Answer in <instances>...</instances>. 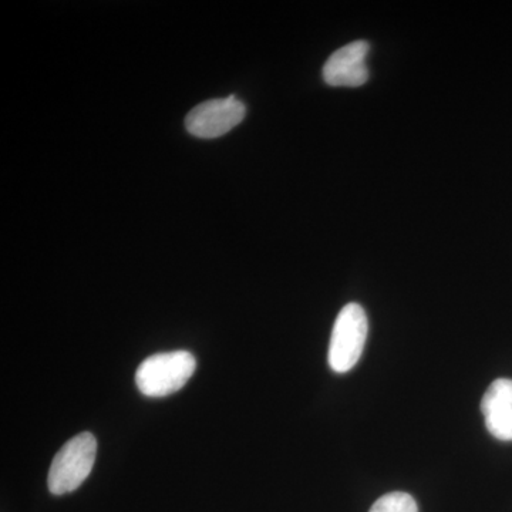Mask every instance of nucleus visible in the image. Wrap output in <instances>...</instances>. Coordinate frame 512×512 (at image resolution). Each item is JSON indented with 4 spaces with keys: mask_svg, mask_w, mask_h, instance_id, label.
<instances>
[{
    "mask_svg": "<svg viewBox=\"0 0 512 512\" xmlns=\"http://www.w3.org/2000/svg\"><path fill=\"white\" fill-rule=\"evenodd\" d=\"M197 369V360L187 350L157 353L138 366L136 384L147 397H165L180 392Z\"/></svg>",
    "mask_w": 512,
    "mask_h": 512,
    "instance_id": "f257e3e1",
    "label": "nucleus"
},
{
    "mask_svg": "<svg viewBox=\"0 0 512 512\" xmlns=\"http://www.w3.org/2000/svg\"><path fill=\"white\" fill-rule=\"evenodd\" d=\"M97 456V440L92 433L73 437L53 458L47 487L53 495L73 493L90 476Z\"/></svg>",
    "mask_w": 512,
    "mask_h": 512,
    "instance_id": "f03ea898",
    "label": "nucleus"
},
{
    "mask_svg": "<svg viewBox=\"0 0 512 512\" xmlns=\"http://www.w3.org/2000/svg\"><path fill=\"white\" fill-rule=\"evenodd\" d=\"M369 322L359 303H349L340 311L329 345V366L333 372L346 373L359 362L365 348Z\"/></svg>",
    "mask_w": 512,
    "mask_h": 512,
    "instance_id": "7ed1b4c3",
    "label": "nucleus"
},
{
    "mask_svg": "<svg viewBox=\"0 0 512 512\" xmlns=\"http://www.w3.org/2000/svg\"><path fill=\"white\" fill-rule=\"evenodd\" d=\"M247 109L244 103L235 99H217L205 101L188 114L185 126L192 136L217 138L224 136L244 120Z\"/></svg>",
    "mask_w": 512,
    "mask_h": 512,
    "instance_id": "20e7f679",
    "label": "nucleus"
},
{
    "mask_svg": "<svg viewBox=\"0 0 512 512\" xmlns=\"http://www.w3.org/2000/svg\"><path fill=\"white\" fill-rule=\"evenodd\" d=\"M369 43L356 40L336 50L323 66V80L333 87H359L369 80L366 56Z\"/></svg>",
    "mask_w": 512,
    "mask_h": 512,
    "instance_id": "39448f33",
    "label": "nucleus"
},
{
    "mask_svg": "<svg viewBox=\"0 0 512 512\" xmlns=\"http://www.w3.org/2000/svg\"><path fill=\"white\" fill-rule=\"evenodd\" d=\"M485 427L501 441L512 440V380L497 379L491 383L481 402Z\"/></svg>",
    "mask_w": 512,
    "mask_h": 512,
    "instance_id": "423d86ee",
    "label": "nucleus"
},
{
    "mask_svg": "<svg viewBox=\"0 0 512 512\" xmlns=\"http://www.w3.org/2000/svg\"><path fill=\"white\" fill-rule=\"evenodd\" d=\"M369 512H419V508L412 495L390 493L380 497Z\"/></svg>",
    "mask_w": 512,
    "mask_h": 512,
    "instance_id": "0eeeda50",
    "label": "nucleus"
}]
</instances>
